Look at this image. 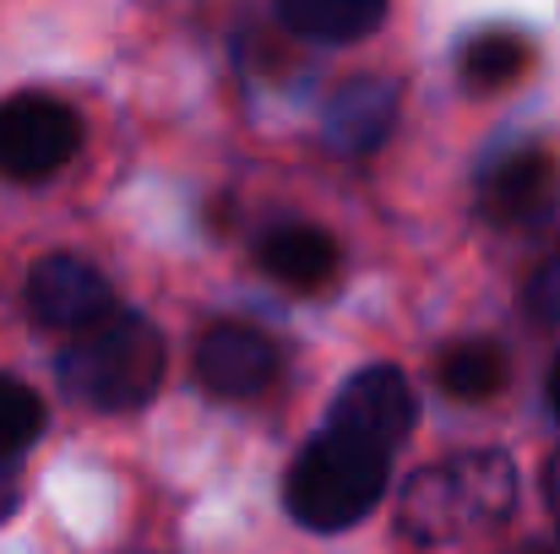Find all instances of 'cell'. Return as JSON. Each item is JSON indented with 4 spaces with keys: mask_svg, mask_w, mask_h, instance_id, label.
Returning a JSON list of instances; mask_svg holds the SVG:
<instances>
[{
    "mask_svg": "<svg viewBox=\"0 0 560 554\" xmlns=\"http://www.w3.org/2000/svg\"><path fill=\"white\" fill-rule=\"evenodd\" d=\"M517 506V473L501 451H463L408 479L397 500V528L408 544H457L490 533Z\"/></svg>",
    "mask_w": 560,
    "mask_h": 554,
    "instance_id": "cell-1",
    "label": "cell"
},
{
    "mask_svg": "<svg viewBox=\"0 0 560 554\" xmlns=\"http://www.w3.org/2000/svg\"><path fill=\"white\" fill-rule=\"evenodd\" d=\"M60 386L98 413H131L153 402L164 386V332L148 316L109 310L60 354Z\"/></svg>",
    "mask_w": 560,
    "mask_h": 554,
    "instance_id": "cell-2",
    "label": "cell"
},
{
    "mask_svg": "<svg viewBox=\"0 0 560 554\" xmlns=\"http://www.w3.org/2000/svg\"><path fill=\"white\" fill-rule=\"evenodd\" d=\"M386 451H375L365 440L343 435V429H322L289 468L283 484V506L300 528L311 533H343L354 528L386 490Z\"/></svg>",
    "mask_w": 560,
    "mask_h": 554,
    "instance_id": "cell-3",
    "label": "cell"
},
{
    "mask_svg": "<svg viewBox=\"0 0 560 554\" xmlns=\"http://www.w3.org/2000/svg\"><path fill=\"white\" fill-rule=\"evenodd\" d=\"M82 148V120L49 93H16L0 104V175L49 180Z\"/></svg>",
    "mask_w": 560,
    "mask_h": 554,
    "instance_id": "cell-4",
    "label": "cell"
},
{
    "mask_svg": "<svg viewBox=\"0 0 560 554\" xmlns=\"http://www.w3.org/2000/svg\"><path fill=\"white\" fill-rule=\"evenodd\" d=\"M327 429H343L354 440H365L375 451H397L413 429V386L397 365H371L360 375H349V386L338 391Z\"/></svg>",
    "mask_w": 560,
    "mask_h": 554,
    "instance_id": "cell-5",
    "label": "cell"
},
{
    "mask_svg": "<svg viewBox=\"0 0 560 554\" xmlns=\"http://www.w3.org/2000/svg\"><path fill=\"white\" fill-rule=\"evenodd\" d=\"M27 310L38 327L55 332H88L93 321H104L115 310V288L109 278L82 261V256H44L27 272Z\"/></svg>",
    "mask_w": 560,
    "mask_h": 554,
    "instance_id": "cell-6",
    "label": "cell"
},
{
    "mask_svg": "<svg viewBox=\"0 0 560 554\" xmlns=\"http://www.w3.org/2000/svg\"><path fill=\"white\" fill-rule=\"evenodd\" d=\"M278 375V349L245 321H218L196 343V380L212 397H256Z\"/></svg>",
    "mask_w": 560,
    "mask_h": 554,
    "instance_id": "cell-7",
    "label": "cell"
},
{
    "mask_svg": "<svg viewBox=\"0 0 560 554\" xmlns=\"http://www.w3.org/2000/svg\"><path fill=\"white\" fill-rule=\"evenodd\" d=\"M397 126V82L386 76H354L332 93L327 115H322V131H327V148L343 153V158H365L375 153Z\"/></svg>",
    "mask_w": 560,
    "mask_h": 554,
    "instance_id": "cell-8",
    "label": "cell"
},
{
    "mask_svg": "<svg viewBox=\"0 0 560 554\" xmlns=\"http://www.w3.org/2000/svg\"><path fill=\"white\" fill-rule=\"evenodd\" d=\"M556 158L545 148H512L479 175V212L490 223H534L556 196Z\"/></svg>",
    "mask_w": 560,
    "mask_h": 554,
    "instance_id": "cell-9",
    "label": "cell"
},
{
    "mask_svg": "<svg viewBox=\"0 0 560 554\" xmlns=\"http://www.w3.org/2000/svg\"><path fill=\"white\" fill-rule=\"evenodd\" d=\"M261 272L283 288H300V294H316L332 283L338 272V245L332 234H322L316 223H283L261 239Z\"/></svg>",
    "mask_w": 560,
    "mask_h": 554,
    "instance_id": "cell-10",
    "label": "cell"
},
{
    "mask_svg": "<svg viewBox=\"0 0 560 554\" xmlns=\"http://www.w3.org/2000/svg\"><path fill=\"white\" fill-rule=\"evenodd\" d=\"M278 16L316 44H354L381 27L386 0H278Z\"/></svg>",
    "mask_w": 560,
    "mask_h": 554,
    "instance_id": "cell-11",
    "label": "cell"
},
{
    "mask_svg": "<svg viewBox=\"0 0 560 554\" xmlns=\"http://www.w3.org/2000/svg\"><path fill=\"white\" fill-rule=\"evenodd\" d=\"M441 386H446V397H463V402H485V397H495L501 391V380H506V354L495 349V343H452L446 354H441Z\"/></svg>",
    "mask_w": 560,
    "mask_h": 554,
    "instance_id": "cell-12",
    "label": "cell"
},
{
    "mask_svg": "<svg viewBox=\"0 0 560 554\" xmlns=\"http://www.w3.org/2000/svg\"><path fill=\"white\" fill-rule=\"evenodd\" d=\"M528 71V44L517 33H479L463 49V76L474 87H506Z\"/></svg>",
    "mask_w": 560,
    "mask_h": 554,
    "instance_id": "cell-13",
    "label": "cell"
},
{
    "mask_svg": "<svg viewBox=\"0 0 560 554\" xmlns=\"http://www.w3.org/2000/svg\"><path fill=\"white\" fill-rule=\"evenodd\" d=\"M44 435V402L33 386L0 375V457H22Z\"/></svg>",
    "mask_w": 560,
    "mask_h": 554,
    "instance_id": "cell-14",
    "label": "cell"
},
{
    "mask_svg": "<svg viewBox=\"0 0 560 554\" xmlns=\"http://www.w3.org/2000/svg\"><path fill=\"white\" fill-rule=\"evenodd\" d=\"M528 316L534 321H560V256H550L528 278Z\"/></svg>",
    "mask_w": 560,
    "mask_h": 554,
    "instance_id": "cell-15",
    "label": "cell"
},
{
    "mask_svg": "<svg viewBox=\"0 0 560 554\" xmlns=\"http://www.w3.org/2000/svg\"><path fill=\"white\" fill-rule=\"evenodd\" d=\"M16 500H22V484H16V468H11V457H0V522L16 511Z\"/></svg>",
    "mask_w": 560,
    "mask_h": 554,
    "instance_id": "cell-16",
    "label": "cell"
},
{
    "mask_svg": "<svg viewBox=\"0 0 560 554\" xmlns=\"http://www.w3.org/2000/svg\"><path fill=\"white\" fill-rule=\"evenodd\" d=\"M545 500H550V511L560 517V457H550V468H545Z\"/></svg>",
    "mask_w": 560,
    "mask_h": 554,
    "instance_id": "cell-17",
    "label": "cell"
},
{
    "mask_svg": "<svg viewBox=\"0 0 560 554\" xmlns=\"http://www.w3.org/2000/svg\"><path fill=\"white\" fill-rule=\"evenodd\" d=\"M550 402H556V413H560V359H556V369H550Z\"/></svg>",
    "mask_w": 560,
    "mask_h": 554,
    "instance_id": "cell-18",
    "label": "cell"
},
{
    "mask_svg": "<svg viewBox=\"0 0 560 554\" xmlns=\"http://www.w3.org/2000/svg\"><path fill=\"white\" fill-rule=\"evenodd\" d=\"M556 522H560V517H556Z\"/></svg>",
    "mask_w": 560,
    "mask_h": 554,
    "instance_id": "cell-19",
    "label": "cell"
}]
</instances>
